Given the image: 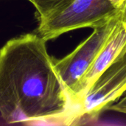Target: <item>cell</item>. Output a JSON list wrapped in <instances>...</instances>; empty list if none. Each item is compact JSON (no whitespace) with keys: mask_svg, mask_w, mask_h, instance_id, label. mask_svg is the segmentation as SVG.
I'll use <instances>...</instances> for the list:
<instances>
[{"mask_svg":"<svg viewBox=\"0 0 126 126\" xmlns=\"http://www.w3.org/2000/svg\"><path fill=\"white\" fill-rule=\"evenodd\" d=\"M36 32L9 40L0 49V114L7 123L62 120L72 124V107Z\"/></svg>","mask_w":126,"mask_h":126,"instance_id":"obj_1","label":"cell"},{"mask_svg":"<svg viewBox=\"0 0 126 126\" xmlns=\"http://www.w3.org/2000/svg\"><path fill=\"white\" fill-rule=\"evenodd\" d=\"M110 109L118 111V112H122L126 114V97L123 98L120 103L112 105L109 107Z\"/></svg>","mask_w":126,"mask_h":126,"instance_id":"obj_7","label":"cell"},{"mask_svg":"<svg viewBox=\"0 0 126 126\" xmlns=\"http://www.w3.org/2000/svg\"><path fill=\"white\" fill-rule=\"evenodd\" d=\"M120 19V13L105 24L94 27L92 33L71 53L61 59L53 58L55 69L69 99L76 86L89 70Z\"/></svg>","mask_w":126,"mask_h":126,"instance_id":"obj_3","label":"cell"},{"mask_svg":"<svg viewBox=\"0 0 126 126\" xmlns=\"http://www.w3.org/2000/svg\"><path fill=\"white\" fill-rule=\"evenodd\" d=\"M35 7L38 18H42L61 8L72 0H28Z\"/></svg>","mask_w":126,"mask_h":126,"instance_id":"obj_6","label":"cell"},{"mask_svg":"<svg viewBox=\"0 0 126 126\" xmlns=\"http://www.w3.org/2000/svg\"><path fill=\"white\" fill-rule=\"evenodd\" d=\"M120 15H121V21L126 24V4L123 10L120 12Z\"/></svg>","mask_w":126,"mask_h":126,"instance_id":"obj_9","label":"cell"},{"mask_svg":"<svg viewBox=\"0 0 126 126\" xmlns=\"http://www.w3.org/2000/svg\"><path fill=\"white\" fill-rule=\"evenodd\" d=\"M126 91V48L99 76L77 104L74 121L84 116H96Z\"/></svg>","mask_w":126,"mask_h":126,"instance_id":"obj_4","label":"cell"},{"mask_svg":"<svg viewBox=\"0 0 126 126\" xmlns=\"http://www.w3.org/2000/svg\"><path fill=\"white\" fill-rule=\"evenodd\" d=\"M120 12L123 10L126 4V0H108Z\"/></svg>","mask_w":126,"mask_h":126,"instance_id":"obj_8","label":"cell"},{"mask_svg":"<svg viewBox=\"0 0 126 126\" xmlns=\"http://www.w3.org/2000/svg\"><path fill=\"white\" fill-rule=\"evenodd\" d=\"M126 48V24L120 19L106 44L72 92L70 98L72 107V118L74 110L78 102L82 99L99 76Z\"/></svg>","mask_w":126,"mask_h":126,"instance_id":"obj_5","label":"cell"},{"mask_svg":"<svg viewBox=\"0 0 126 126\" xmlns=\"http://www.w3.org/2000/svg\"><path fill=\"white\" fill-rule=\"evenodd\" d=\"M120 13L108 0H72L61 8L40 18L35 32L45 41L84 27L94 28Z\"/></svg>","mask_w":126,"mask_h":126,"instance_id":"obj_2","label":"cell"}]
</instances>
